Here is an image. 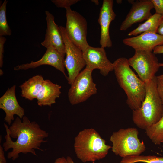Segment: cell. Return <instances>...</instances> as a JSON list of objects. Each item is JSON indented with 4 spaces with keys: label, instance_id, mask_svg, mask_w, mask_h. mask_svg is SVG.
Instances as JSON below:
<instances>
[{
    "label": "cell",
    "instance_id": "1",
    "mask_svg": "<svg viewBox=\"0 0 163 163\" xmlns=\"http://www.w3.org/2000/svg\"><path fill=\"white\" fill-rule=\"evenodd\" d=\"M22 118V121L17 117L9 128L4 123L6 134L3 147L5 151L12 149L8 153L7 158L13 161L21 153H30L37 156L34 149L43 151L44 150L40 148L41 145L47 141L44 139L48 136V133L42 129L35 121H30L27 117L24 116Z\"/></svg>",
    "mask_w": 163,
    "mask_h": 163
},
{
    "label": "cell",
    "instance_id": "2",
    "mask_svg": "<svg viewBox=\"0 0 163 163\" xmlns=\"http://www.w3.org/2000/svg\"><path fill=\"white\" fill-rule=\"evenodd\" d=\"M113 65L118 84L126 94L127 104L132 110L139 109L145 96V83L133 71L126 58L117 59Z\"/></svg>",
    "mask_w": 163,
    "mask_h": 163
},
{
    "label": "cell",
    "instance_id": "3",
    "mask_svg": "<svg viewBox=\"0 0 163 163\" xmlns=\"http://www.w3.org/2000/svg\"><path fill=\"white\" fill-rule=\"evenodd\" d=\"M145 83V99L139 109L132 111V120L137 127L146 130L161 118L163 105L157 91L156 76Z\"/></svg>",
    "mask_w": 163,
    "mask_h": 163
},
{
    "label": "cell",
    "instance_id": "4",
    "mask_svg": "<svg viewBox=\"0 0 163 163\" xmlns=\"http://www.w3.org/2000/svg\"><path fill=\"white\" fill-rule=\"evenodd\" d=\"M74 149L77 157L84 163L102 159L112 147L106 144L95 130L85 129L79 132L74 139Z\"/></svg>",
    "mask_w": 163,
    "mask_h": 163
},
{
    "label": "cell",
    "instance_id": "5",
    "mask_svg": "<svg viewBox=\"0 0 163 163\" xmlns=\"http://www.w3.org/2000/svg\"><path fill=\"white\" fill-rule=\"evenodd\" d=\"M138 130L134 127L114 132L110 139L112 143V151L123 158L140 155L145 150L146 146L138 138Z\"/></svg>",
    "mask_w": 163,
    "mask_h": 163
},
{
    "label": "cell",
    "instance_id": "6",
    "mask_svg": "<svg viewBox=\"0 0 163 163\" xmlns=\"http://www.w3.org/2000/svg\"><path fill=\"white\" fill-rule=\"evenodd\" d=\"M93 71L85 67L71 85L68 92V97L72 105L84 102L91 96L96 94V84L93 82L92 75Z\"/></svg>",
    "mask_w": 163,
    "mask_h": 163
},
{
    "label": "cell",
    "instance_id": "7",
    "mask_svg": "<svg viewBox=\"0 0 163 163\" xmlns=\"http://www.w3.org/2000/svg\"><path fill=\"white\" fill-rule=\"evenodd\" d=\"M65 46L66 57L64 65L68 73L67 80L71 85L76 77L86 66L82 50L71 42L68 38L65 27L59 26Z\"/></svg>",
    "mask_w": 163,
    "mask_h": 163
},
{
    "label": "cell",
    "instance_id": "8",
    "mask_svg": "<svg viewBox=\"0 0 163 163\" xmlns=\"http://www.w3.org/2000/svg\"><path fill=\"white\" fill-rule=\"evenodd\" d=\"M66 9V21L65 28L67 35L70 41L83 51L89 46L87 40L86 20L70 7Z\"/></svg>",
    "mask_w": 163,
    "mask_h": 163
},
{
    "label": "cell",
    "instance_id": "9",
    "mask_svg": "<svg viewBox=\"0 0 163 163\" xmlns=\"http://www.w3.org/2000/svg\"><path fill=\"white\" fill-rule=\"evenodd\" d=\"M128 61L130 66L145 82L154 78L160 67L158 59L152 51L135 50Z\"/></svg>",
    "mask_w": 163,
    "mask_h": 163
},
{
    "label": "cell",
    "instance_id": "10",
    "mask_svg": "<svg viewBox=\"0 0 163 163\" xmlns=\"http://www.w3.org/2000/svg\"><path fill=\"white\" fill-rule=\"evenodd\" d=\"M82 52L86 68L93 70L99 69L101 74L104 76L113 71V63L107 58L104 48L89 46Z\"/></svg>",
    "mask_w": 163,
    "mask_h": 163
},
{
    "label": "cell",
    "instance_id": "11",
    "mask_svg": "<svg viewBox=\"0 0 163 163\" xmlns=\"http://www.w3.org/2000/svg\"><path fill=\"white\" fill-rule=\"evenodd\" d=\"M125 18L121 23L120 30L125 31L133 24L146 20L152 15L151 10L154 8L151 0L134 1Z\"/></svg>",
    "mask_w": 163,
    "mask_h": 163
},
{
    "label": "cell",
    "instance_id": "12",
    "mask_svg": "<svg viewBox=\"0 0 163 163\" xmlns=\"http://www.w3.org/2000/svg\"><path fill=\"white\" fill-rule=\"evenodd\" d=\"M113 0H104L98 20L101 30L100 43L101 47L104 48H110L112 45L109 28L111 22L116 16L113 10Z\"/></svg>",
    "mask_w": 163,
    "mask_h": 163
},
{
    "label": "cell",
    "instance_id": "13",
    "mask_svg": "<svg viewBox=\"0 0 163 163\" xmlns=\"http://www.w3.org/2000/svg\"><path fill=\"white\" fill-rule=\"evenodd\" d=\"M46 50L40 60L32 61L30 63L18 65L15 66V70H26L29 69H34L43 65H49L55 68L61 72L67 79L64 65V58L60 53L54 47H50Z\"/></svg>",
    "mask_w": 163,
    "mask_h": 163
},
{
    "label": "cell",
    "instance_id": "14",
    "mask_svg": "<svg viewBox=\"0 0 163 163\" xmlns=\"http://www.w3.org/2000/svg\"><path fill=\"white\" fill-rule=\"evenodd\" d=\"M47 28L44 40L41 45L46 48L53 46L64 58L66 55L65 46L59 27L54 21V17L48 11H45Z\"/></svg>",
    "mask_w": 163,
    "mask_h": 163
},
{
    "label": "cell",
    "instance_id": "15",
    "mask_svg": "<svg viewBox=\"0 0 163 163\" xmlns=\"http://www.w3.org/2000/svg\"><path fill=\"white\" fill-rule=\"evenodd\" d=\"M16 86L14 85L8 89L0 98V108L5 112L4 121L10 125L17 115L21 119L24 116V110L19 104L15 94Z\"/></svg>",
    "mask_w": 163,
    "mask_h": 163
},
{
    "label": "cell",
    "instance_id": "16",
    "mask_svg": "<svg viewBox=\"0 0 163 163\" xmlns=\"http://www.w3.org/2000/svg\"><path fill=\"white\" fill-rule=\"evenodd\" d=\"M123 42L135 50L152 51L155 47L163 44V36L157 33L144 32L123 39Z\"/></svg>",
    "mask_w": 163,
    "mask_h": 163
},
{
    "label": "cell",
    "instance_id": "17",
    "mask_svg": "<svg viewBox=\"0 0 163 163\" xmlns=\"http://www.w3.org/2000/svg\"><path fill=\"white\" fill-rule=\"evenodd\" d=\"M61 88L57 84L49 80H45L36 98L38 105L40 106H51L55 103L56 99L59 97L61 93Z\"/></svg>",
    "mask_w": 163,
    "mask_h": 163
},
{
    "label": "cell",
    "instance_id": "18",
    "mask_svg": "<svg viewBox=\"0 0 163 163\" xmlns=\"http://www.w3.org/2000/svg\"><path fill=\"white\" fill-rule=\"evenodd\" d=\"M44 80L42 76L37 75L25 82L20 86L21 96L30 101L36 99Z\"/></svg>",
    "mask_w": 163,
    "mask_h": 163
},
{
    "label": "cell",
    "instance_id": "19",
    "mask_svg": "<svg viewBox=\"0 0 163 163\" xmlns=\"http://www.w3.org/2000/svg\"><path fill=\"white\" fill-rule=\"evenodd\" d=\"M163 19V15L155 13L143 23L139 24L135 29L129 32V36H136L144 32L157 33Z\"/></svg>",
    "mask_w": 163,
    "mask_h": 163
},
{
    "label": "cell",
    "instance_id": "20",
    "mask_svg": "<svg viewBox=\"0 0 163 163\" xmlns=\"http://www.w3.org/2000/svg\"><path fill=\"white\" fill-rule=\"evenodd\" d=\"M147 136L154 144L160 145L163 141V115L156 123L145 130Z\"/></svg>",
    "mask_w": 163,
    "mask_h": 163
},
{
    "label": "cell",
    "instance_id": "21",
    "mask_svg": "<svg viewBox=\"0 0 163 163\" xmlns=\"http://www.w3.org/2000/svg\"><path fill=\"white\" fill-rule=\"evenodd\" d=\"M163 163V157L155 155L132 156L123 158L120 163Z\"/></svg>",
    "mask_w": 163,
    "mask_h": 163
},
{
    "label": "cell",
    "instance_id": "22",
    "mask_svg": "<svg viewBox=\"0 0 163 163\" xmlns=\"http://www.w3.org/2000/svg\"><path fill=\"white\" fill-rule=\"evenodd\" d=\"M7 2V1L5 0L0 7V36L11 34V30L8 24L6 16Z\"/></svg>",
    "mask_w": 163,
    "mask_h": 163
},
{
    "label": "cell",
    "instance_id": "23",
    "mask_svg": "<svg viewBox=\"0 0 163 163\" xmlns=\"http://www.w3.org/2000/svg\"><path fill=\"white\" fill-rule=\"evenodd\" d=\"M79 0H52L51 2L58 8H70V6L78 2Z\"/></svg>",
    "mask_w": 163,
    "mask_h": 163
},
{
    "label": "cell",
    "instance_id": "24",
    "mask_svg": "<svg viewBox=\"0 0 163 163\" xmlns=\"http://www.w3.org/2000/svg\"><path fill=\"white\" fill-rule=\"evenodd\" d=\"M156 82L157 91L163 105V74L156 76Z\"/></svg>",
    "mask_w": 163,
    "mask_h": 163
},
{
    "label": "cell",
    "instance_id": "25",
    "mask_svg": "<svg viewBox=\"0 0 163 163\" xmlns=\"http://www.w3.org/2000/svg\"><path fill=\"white\" fill-rule=\"evenodd\" d=\"M155 13L163 15V0H151Z\"/></svg>",
    "mask_w": 163,
    "mask_h": 163
},
{
    "label": "cell",
    "instance_id": "26",
    "mask_svg": "<svg viewBox=\"0 0 163 163\" xmlns=\"http://www.w3.org/2000/svg\"><path fill=\"white\" fill-rule=\"evenodd\" d=\"M6 39L4 36H0V67L2 68L3 65L4 46Z\"/></svg>",
    "mask_w": 163,
    "mask_h": 163
},
{
    "label": "cell",
    "instance_id": "27",
    "mask_svg": "<svg viewBox=\"0 0 163 163\" xmlns=\"http://www.w3.org/2000/svg\"><path fill=\"white\" fill-rule=\"evenodd\" d=\"M3 147L0 145V163H6Z\"/></svg>",
    "mask_w": 163,
    "mask_h": 163
},
{
    "label": "cell",
    "instance_id": "28",
    "mask_svg": "<svg viewBox=\"0 0 163 163\" xmlns=\"http://www.w3.org/2000/svg\"><path fill=\"white\" fill-rule=\"evenodd\" d=\"M153 51L155 54H163V44L155 47Z\"/></svg>",
    "mask_w": 163,
    "mask_h": 163
},
{
    "label": "cell",
    "instance_id": "29",
    "mask_svg": "<svg viewBox=\"0 0 163 163\" xmlns=\"http://www.w3.org/2000/svg\"><path fill=\"white\" fill-rule=\"evenodd\" d=\"M54 163H68L66 159L64 157H62L56 159Z\"/></svg>",
    "mask_w": 163,
    "mask_h": 163
},
{
    "label": "cell",
    "instance_id": "30",
    "mask_svg": "<svg viewBox=\"0 0 163 163\" xmlns=\"http://www.w3.org/2000/svg\"><path fill=\"white\" fill-rule=\"evenodd\" d=\"M157 33L163 36V19L157 30Z\"/></svg>",
    "mask_w": 163,
    "mask_h": 163
},
{
    "label": "cell",
    "instance_id": "31",
    "mask_svg": "<svg viewBox=\"0 0 163 163\" xmlns=\"http://www.w3.org/2000/svg\"><path fill=\"white\" fill-rule=\"evenodd\" d=\"M66 159L68 163H75L71 157L70 156H68L66 158Z\"/></svg>",
    "mask_w": 163,
    "mask_h": 163
},
{
    "label": "cell",
    "instance_id": "32",
    "mask_svg": "<svg viewBox=\"0 0 163 163\" xmlns=\"http://www.w3.org/2000/svg\"><path fill=\"white\" fill-rule=\"evenodd\" d=\"M91 1L97 5H98L99 4V2L98 0H92Z\"/></svg>",
    "mask_w": 163,
    "mask_h": 163
},
{
    "label": "cell",
    "instance_id": "33",
    "mask_svg": "<svg viewBox=\"0 0 163 163\" xmlns=\"http://www.w3.org/2000/svg\"><path fill=\"white\" fill-rule=\"evenodd\" d=\"M116 2L118 4H120L122 3V1L121 0H117Z\"/></svg>",
    "mask_w": 163,
    "mask_h": 163
},
{
    "label": "cell",
    "instance_id": "34",
    "mask_svg": "<svg viewBox=\"0 0 163 163\" xmlns=\"http://www.w3.org/2000/svg\"><path fill=\"white\" fill-rule=\"evenodd\" d=\"M4 73V72L2 70V69H0V75H3Z\"/></svg>",
    "mask_w": 163,
    "mask_h": 163
},
{
    "label": "cell",
    "instance_id": "35",
    "mask_svg": "<svg viewBox=\"0 0 163 163\" xmlns=\"http://www.w3.org/2000/svg\"><path fill=\"white\" fill-rule=\"evenodd\" d=\"M159 66L160 67H163V62L162 63H159Z\"/></svg>",
    "mask_w": 163,
    "mask_h": 163
},
{
    "label": "cell",
    "instance_id": "36",
    "mask_svg": "<svg viewBox=\"0 0 163 163\" xmlns=\"http://www.w3.org/2000/svg\"><path fill=\"white\" fill-rule=\"evenodd\" d=\"M161 143H163V141Z\"/></svg>",
    "mask_w": 163,
    "mask_h": 163
}]
</instances>
